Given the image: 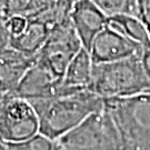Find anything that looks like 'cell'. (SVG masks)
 <instances>
[{"label": "cell", "mask_w": 150, "mask_h": 150, "mask_svg": "<svg viewBox=\"0 0 150 150\" xmlns=\"http://www.w3.org/2000/svg\"><path fill=\"white\" fill-rule=\"evenodd\" d=\"M140 60H141L144 70L146 71L147 76L150 78V43L142 47L141 54H140Z\"/></svg>", "instance_id": "obj_19"}, {"label": "cell", "mask_w": 150, "mask_h": 150, "mask_svg": "<svg viewBox=\"0 0 150 150\" xmlns=\"http://www.w3.org/2000/svg\"><path fill=\"white\" fill-rule=\"evenodd\" d=\"M141 21L144 22L145 27L150 35V0H139V15Z\"/></svg>", "instance_id": "obj_18"}, {"label": "cell", "mask_w": 150, "mask_h": 150, "mask_svg": "<svg viewBox=\"0 0 150 150\" xmlns=\"http://www.w3.org/2000/svg\"><path fill=\"white\" fill-rule=\"evenodd\" d=\"M61 79L54 76L47 66L36 57L16 88V95L27 101H36L56 97L59 92Z\"/></svg>", "instance_id": "obj_8"}, {"label": "cell", "mask_w": 150, "mask_h": 150, "mask_svg": "<svg viewBox=\"0 0 150 150\" xmlns=\"http://www.w3.org/2000/svg\"><path fill=\"white\" fill-rule=\"evenodd\" d=\"M6 19L7 17L0 15V54L10 47L11 35L7 28Z\"/></svg>", "instance_id": "obj_17"}, {"label": "cell", "mask_w": 150, "mask_h": 150, "mask_svg": "<svg viewBox=\"0 0 150 150\" xmlns=\"http://www.w3.org/2000/svg\"><path fill=\"white\" fill-rule=\"evenodd\" d=\"M70 19L83 48L87 50H89L93 39L107 27L109 21V17L93 0H75Z\"/></svg>", "instance_id": "obj_9"}, {"label": "cell", "mask_w": 150, "mask_h": 150, "mask_svg": "<svg viewBox=\"0 0 150 150\" xmlns=\"http://www.w3.org/2000/svg\"><path fill=\"white\" fill-rule=\"evenodd\" d=\"M141 50V45L107 26L93 39L89 52L93 64H106L140 54Z\"/></svg>", "instance_id": "obj_7"}, {"label": "cell", "mask_w": 150, "mask_h": 150, "mask_svg": "<svg viewBox=\"0 0 150 150\" xmlns=\"http://www.w3.org/2000/svg\"><path fill=\"white\" fill-rule=\"evenodd\" d=\"M89 90L103 99L150 92V78L144 70L140 54L113 62L93 64Z\"/></svg>", "instance_id": "obj_3"}, {"label": "cell", "mask_w": 150, "mask_h": 150, "mask_svg": "<svg viewBox=\"0 0 150 150\" xmlns=\"http://www.w3.org/2000/svg\"><path fill=\"white\" fill-rule=\"evenodd\" d=\"M50 33V28L37 19L28 18L27 27L25 30L11 37L10 47L22 54L36 57L41 50Z\"/></svg>", "instance_id": "obj_10"}, {"label": "cell", "mask_w": 150, "mask_h": 150, "mask_svg": "<svg viewBox=\"0 0 150 150\" xmlns=\"http://www.w3.org/2000/svg\"><path fill=\"white\" fill-rule=\"evenodd\" d=\"M39 134V119L31 103L16 92L0 93V140L19 144Z\"/></svg>", "instance_id": "obj_5"}, {"label": "cell", "mask_w": 150, "mask_h": 150, "mask_svg": "<svg viewBox=\"0 0 150 150\" xmlns=\"http://www.w3.org/2000/svg\"><path fill=\"white\" fill-rule=\"evenodd\" d=\"M108 17L118 15H139V0H93Z\"/></svg>", "instance_id": "obj_14"}, {"label": "cell", "mask_w": 150, "mask_h": 150, "mask_svg": "<svg viewBox=\"0 0 150 150\" xmlns=\"http://www.w3.org/2000/svg\"><path fill=\"white\" fill-rule=\"evenodd\" d=\"M38 11L35 0H6V16H25L29 18Z\"/></svg>", "instance_id": "obj_15"}, {"label": "cell", "mask_w": 150, "mask_h": 150, "mask_svg": "<svg viewBox=\"0 0 150 150\" xmlns=\"http://www.w3.org/2000/svg\"><path fill=\"white\" fill-rule=\"evenodd\" d=\"M118 130L121 150H150V92L105 99Z\"/></svg>", "instance_id": "obj_2"}, {"label": "cell", "mask_w": 150, "mask_h": 150, "mask_svg": "<svg viewBox=\"0 0 150 150\" xmlns=\"http://www.w3.org/2000/svg\"><path fill=\"white\" fill-rule=\"evenodd\" d=\"M54 141L61 150H121L118 130L106 108Z\"/></svg>", "instance_id": "obj_4"}, {"label": "cell", "mask_w": 150, "mask_h": 150, "mask_svg": "<svg viewBox=\"0 0 150 150\" xmlns=\"http://www.w3.org/2000/svg\"><path fill=\"white\" fill-rule=\"evenodd\" d=\"M6 23L11 37H15L17 35L21 33L25 30V28L27 27L28 18L25 16H10L7 17Z\"/></svg>", "instance_id": "obj_16"}, {"label": "cell", "mask_w": 150, "mask_h": 150, "mask_svg": "<svg viewBox=\"0 0 150 150\" xmlns=\"http://www.w3.org/2000/svg\"><path fill=\"white\" fill-rule=\"evenodd\" d=\"M108 26L123 33L136 42L145 47L150 43V35L144 22L138 17L131 15H118L109 17Z\"/></svg>", "instance_id": "obj_12"}, {"label": "cell", "mask_w": 150, "mask_h": 150, "mask_svg": "<svg viewBox=\"0 0 150 150\" xmlns=\"http://www.w3.org/2000/svg\"><path fill=\"white\" fill-rule=\"evenodd\" d=\"M39 119V134L59 139L93 112L105 108V99L89 89L31 101Z\"/></svg>", "instance_id": "obj_1"}, {"label": "cell", "mask_w": 150, "mask_h": 150, "mask_svg": "<svg viewBox=\"0 0 150 150\" xmlns=\"http://www.w3.org/2000/svg\"><path fill=\"white\" fill-rule=\"evenodd\" d=\"M82 48L80 38L70 20L50 30L43 47L36 57L54 76L62 79L70 61Z\"/></svg>", "instance_id": "obj_6"}, {"label": "cell", "mask_w": 150, "mask_h": 150, "mask_svg": "<svg viewBox=\"0 0 150 150\" xmlns=\"http://www.w3.org/2000/svg\"><path fill=\"white\" fill-rule=\"evenodd\" d=\"M56 150H61V149H59V148L57 147V145H56Z\"/></svg>", "instance_id": "obj_21"}, {"label": "cell", "mask_w": 150, "mask_h": 150, "mask_svg": "<svg viewBox=\"0 0 150 150\" xmlns=\"http://www.w3.org/2000/svg\"><path fill=\"white\" fill-rule=\"evenodd\" d=\"M75 0H54L47 7L29 17L47 25L50 30L59 25L69 22Z\"/></svg>", "instance_id": "obj_13"}, {"label": "cell", "mask_w": 150, "mask_h": 150, "mask_svg": "<svg viewBox=\"0 0 150 150\" xmlns=\"http://www.w3.org/2000/svg\"><path fill=\"white\" fill-rule=\"evenodd\" d=\"M92 69L93 61L90 52L86 48H82L68 64L61 79V85L75 90L89 89Z\"/></svg>", "instance_id": "obj_11"}, {"label": "cell", "mask_w": 150, "mask_h": 150, "mask_svg": "<svg viewBox=\"0 0 150 150\" xmlns=\"http://www.w3.org/2000/svg\"><path fill=\"white\" fill-rule=\"evenodd\" d=\"M0 150H13V149H12V146L10 144L0 140Z\"/></svg>", "instance_id": "obj_20"}]
</instances>
